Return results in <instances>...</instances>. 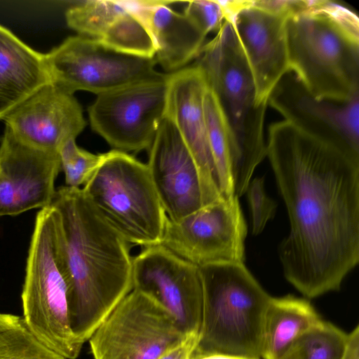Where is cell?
I'll list each match as a JSON object with an SVG mask.
<instances>
[{"instance_id":"obj_1","label":"cell","mask_w":359,"mask_h":359,"mask_svg":"<svg viewBox=\"0 0 359 359\" xmlns=\"http://www.w3.org/2000/svg\"><path fill=\"white\" fill-rule=\"evenodd\" d=\"M266 156L290 224L285 278L309 299L339 290L359 262V161L285 120L269 126Z\"/></svg>"},{"instance_id":"obj_2","label":"cell","mask_w":359,"mask_h":359,"mask_svg":"<svg viewBox=\"0 0 359 359\" xmlns=\"http://www.w3.org/2000/svg\"><path fill=\"white\" fill-rule=\"evenodd\" d=\"M50 205L60 219L71 328L83 345L133 290L130 244L79 187H60Z\"/></svg>"},{"instance_id":"obj_3","label":"cell","mask_w":359,"mask_h":359,"mask_svg":"<svg viewBox=\"0 0 359 359\" xmlns=\"http://www.w3.org/2000/svg\"><path fill=\"white\" fill-rule=\"evenodd\" d=\"M290 72L317 100L359 96V20L327 0H297L285 22Z\"/></svg>"},{"instance_id":"obj_4","label":"cell","mask_w":359,"mask_h":359,"mask_svg":"<svg viewBox=\"0 0 359 359\" xmlns=\"http://www.w3.org/2000/svg\"><path fill=\"white\" fill-rule=\"evenodd\" d=\"M197 57L196 65L215 93L231 130V174L234 194L239 197L246 192L255 169L266 156L264 123L267 107L256 104L254 79L228 20Z\"/></svg>"},{"instance_id":"obj_5","label":"cell","mask_w":359,"mask_h":359,"mask_svg":"<svg viewBox=\"0 0 359 359\" xmlns=\"http://www.w3.org/2000/svg\"><path fill=\"white\" fill-rule=\"evenodd\" d=\"M202 322L194 352L262 358L263 324L271 297L241 262L198 266Z\"/></svg>"},{"instance_id":"obj_6","label":"cell","mask_w":359,"mask_h":359,"mask_svg":"<svg viewBox=\"0 0 359 359\" xmlns=\"http://www.w3.org/2000/svg\"><path fill=\"white\" fill-rule=\"evenodd\" d=\"M21 299L29 330L51 350L76 359L83 344L71 328L60 219L50 205L36 217Z\"/></svg>"},{"instance_id":"obj_7","label":"cell","mask_w":359,"mask_h":359,"mask_svg":"<svg viewBox=\"0 0 359 359\" xmlns=\"http://www.w3.org/2000/svg\"><path fill=\"white\" fill-rule=\"evenodd\" d=\"M82 190L128 243L143 248L161 244L168 216L147 164L124 151L104 153Z\"/></svg>"},{"instance_id":"obj_8","label":"cell","mask_w":359,"mask_h":359,"mask_svg":"<svg viewBox=\"0 0 359 359\" xmlns=\"http://www.w3.org/2000/svg\"><path fill=\"white\" fill-rule=\"evenodd\" d=\"M189 335L163 305L133 290L88 341L94 359H158Z\"/></svg>"},{"instance_id":"obj_9","label":"cell","mask_w":359,"mask_h":359,"mask_svg":"<svg viewBox=\"0 0 359 359\" xmlns=\"http://www.w3.org/2000/svg\"><path fill=\"white\" fill-rule=\"evenodd\" d=\"M44 57L50 82L72 95L85 90L98 95L163 75L155 69V57L118 51L81 35L69 36Z\"/></svg>"},{"instance_id":"obj_10","label":"cell","mask_w":359,"mask_h":359,"mask_svg":"<svg viewBox=\"0 0 359 359\" xmlns=\"http://www.w3.org/2000/svg\"><path fill=\"white\" fill-rule=\"evenodd\" d=\"M296 0L222 1L252 72L257 106L267 107L290 72L285 22Z\"/></svg>"},{"instance_id":"obj_11","label":"cell","mask_w":359,"mask_h":359,"mask_svg":"<svg viewBox=\"0 0 359 359\" xmlns=\"http://www.w3.org/2000/svg\"><path fill=\"white\" fill-rule=\"evenodd\" d=\"M168 74L100 94L88 107L91 128L116 150L149 149L165 116Z\"/></svg>"},{"instance_id":"obj_12","label":"cell","mask_w":359,"mask_h":359,"mask_svg":"<svg viewBox=\"0 0 359 359\" xmlns=\"http://www.w3.org/2000/svg\"><path fill=\"white\" fill-rule=\"evenodd\" d=\"M247 226L238 198H222L172 221L167 217L161 245L198 266L245 260Z\"/></svg>"},{"instance_id":"obj_13","label":"cell","mask_w":359,"mask_h":359,"mask_svg":"<svg viewBox=\"0 0 359 359\" xmlns=\"http://www.w3.org/2000/svg\"><path fill=\"white\" fill-rule=\"evenodd\" d=\"M133 290L163 305L186 334H199L203 288L198 266L161 245L143 248L133 257Z\"/></svg>"},{"instance_id":"obj_14","label":"cell","mask_w":359,"mask_h":359,"mask_svg":"<svg viewBox=\"0 0 359 359\" xmlns=\"http://www.w3.org/2000/svg\"><path fill=\"white\" fill-rule=\"evenodd\" d=\"M60 168L58 153L25 144L6 128L0 144V216L50 206Z\"/></svg>"},{"instance_id":"obj_15","label":"cell","mask_w":359,"mask_h":359,"mask_svg":"<svg viewBox=\"0 0 359 359\" xmlns=\"http://www.w3.org/2000/svg\"><path fill=\"white\" fill-rule=\"evenodd\" d=\"M269 104L284 120L332 142L359 161V96L345 102L317 100L287 73Z\"/></svg>"},{"instance_id":"obj_16","label":"cell","mask_w":359,"mask_h":359,"mask_svg":"<svg viewBox=\"0 0 359 359\" xmlns=\"http://www.w3.org/2000/svg\"><path fill=\"white\" fill-rule=\"evenodd\" d=\"M206 88L204 74L196 64L168 74L165 116L176 127L196 162L204 205L224 198L208 144L203 109Z\"/></svg>"},{"instance_id":"obj_17","label":"cell","mask_w":359,"mask_h":359,"mask_svg":"<svg viewBox=\"0 0 359 359\" xmlns=\"http://www.w3.org/2000/svg\"><path fill=\"white\" fill-rule=\"evenodd\" d=\"M149 172L168 217L177 221L204 206L196 162L165 116L149 148Z\"/></svg>"},{"instance_id":"obj_18","label":"cell","mask_w":359,"mask_h":359,"mask_svg":"<svg viewBox=\"0 0 359 359\" xmlns=\"http://www.w3.org/2000/svg\"><path fill=\"white\" fill-rule=\"evenodd\" d=\"M3 121L22 143L56 153L65 142L76 139L86 125L74 95L52 83L27 97Z\"/></svg>"},{"instance_id":"obj_19","label":"cell","mask_w":359,"mask_h":359,"mask_svg":"<svg viewBox=\"0 0 359 359\" xmlns=\"http://www.w3.org/2000/svg\"><path fill=\"white\" fill-rule=\"evenodd\" d=\"M69 28L79 35L118 51L153 58L155 47L140 21L121 0H88L65 12Z\"/></svg>"},{"instance_id":"obj_20","label":"cell","mask_w":359,"mask_h":359,"mask_svg":"<svg viewBox=\"0 0 359 359\" xmlns=\"http://www.w3.org/2000/svg\"><path fill=\"white\" fill-rule=\"evenodd\" d=\"M121 2L144 25L155 47V59L170 73L198 57L206 36L184 13L171 9L169 1Z\"/></svg>"},{"instance_id":"obj_21","label":"cell","mask_w":359,"mask_h":359,"mask_svg":"<svg viewBox=\"0 0 359 359\" xmlns=\"http://www.w3.org/2000/svg\"><path fill=\"white\" fill-rule=\"evenodd\" d=\"M49 83L44 54L0 25V120Z\"/></svg>"},{"instance_id":"obj_22","label":"cell","mask_w":359,"mask_h":359,"mask_svg":"<svg viewBox=\"0 0 359 359\" xmlns=\"http://www.w3.org/2000/svg\"><path fill=\"white\" fill-rule=\"evenodd\" d=\"M321 320L306 299L290 295L271 297L263 324L262 358L282 359L295 341Z\"/></svg>"},{"instance_id":"obj_23","label":"cell","mask_w":359,"mask_h":359,"mask_svg":"<svg viewBox=\"0 0 359 359\" xmlns=\"http://www.w3.org/2000/svg\"><path fill=\"white\" fill-rule=\"evenodd\" d=\"M203 109L208 144L218 175L222 196L224 199H231L236 196L231 174L233 151V135L219 102L208 85L203 96Z\"/></svg>"},{"instance_id":"obj_24","label":"cell","mask_w":359,"mask_h":359,"mask_svg":"<svg viewBox=\"0 0 359 359\" xmlns=\"http://www.w3.org/2000/svg\"><path fill=\"white\" fill-rule=\"evenodd\" d=\"M348 334L321 320L291 346L282 359H342Z\"/></svg>"},{"instance_id":"obj_25","label":"cell","mask_w":359,"mask_h":359,"mask_svg":"<svg viewBox=\"0 0 359 359\" xmlns=\"http://www.w3.org/2000/svg\"><path fill=\"white\" fill-rule=\"evenodd\" d=\"M0 359H66L43 344L23 319L0 330Z\"/></svg>"},{"instance_id":"obj_26","label":"cell","mask_w":359,"mask_h":359,"mask_svg":"<svg viewBox=\"0 0 359 359\" xmlns=\"http://www.w3.org/2000/svg\"><path fill=\"white\" fill-rule=\"evenodd\" d=\"M75 140L67 141L58 150L65 182L71 187L85 185L104 158V154H95L79 148Z\"/></svg>"},{"instance_id":"obj_27","label":"cell","mask_w":359,"mask_h":359,"mask_svg":"<svg viewBox=\"0 0 359 359\" xmlns=\"http://www.w3.org/2000/svg\"><path fill=\"white\" fill-rule=\"evenodd\" d=\"M183 13L205 36L210 32H217L225 20L222 1H189L187 2Z\"/></svg>"},{"instance_id":"obj_28","label":"cell","mask_w":359,"mask_h":359,"mask_svg":"<svg viewBox=\"0 0 359 359\" xmlns=\"http://www.w3.org/2000/svg\"><path fill=\"white\" fill-rule=\"evenodd\" d=\"M245 193L251 212L252 233L257 235L262 231L266 222L274 216L276 204L266 196L263 177H256L250 181Z\"/></svg>"},{"instance_id":"obj_29","label":"cell","mask_w":359,"mask_h":359,"mask_svg":"<svg viewBox=\"0 0 359 359\" xmlns=\"http://www.w3.org/2000/svg\"><path fill=\"white\" fill-rule=\"evenodd\" d=\"M198 340L199 334H190L158 359H189L196 347Z\"/></svg>"},{"instance_id":"obj_30","label":"cell","mask_w":359,"mask_h":359,"mask_svg":"<svg viewBox=\"0 0 359 359\" xmlns=\"http://www.w3.org/2000/svg\"><path fill=\"white\" fill-rule=\"evenodd\" d=\"M342 359H359V326L348 333L346 349Z\"/></svg>"},{"instance_id":"obj_31","label":"cell","mask_w":359,"mask_h":359,"mask_svg":"<svg viewBox=\"0 0 359 359\" xmlns=\"http://www.w3.org/2000/svg\"><path fill=\"white\" fill-rule=\"evenodd\" d=\"M189 359H253L220 353H199L193 352Z\"/></svg>"},{"instance_id":"obj_32","label":"cell","mask_w":359,"mask_h":359,"mask_svg":"<svg viewBox=\"0 0 359 359\" xmlns=\"http://www.w3.org/2000/svg\"><path fill=\"white\" fill-rule=\"evenodd\" d=\"M21 316L9 313H0V330L16 323Z\"/></svg>"}]
</instances>
